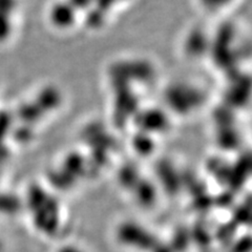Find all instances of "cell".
<instances>
[{"label":"cell","mask_w":252,"mask_h":252,"mask_svg":"<svg viewBox=\"0 0 252 252\" xmlns=\"http://www.w3.org/2000/svg\"><path fill=\"white\" fill-rule=\"evenodd\" d=\"M201 10L209 14H220L228 11L236 0H195Z\"/></svg>","instance_id":"cell-1"},{"label":"cell","mask_w":252,"mask_h":252,"mask_svg":"<svg viewBox=\"0 0 252 252\" xmlns=\"http://www.w3.org/2000/svg\"><path fill=\"white\" fill-rule=\"evenodd\" d=\"M58 252H83L82 250L79 249L78 247L72 246V245H67L60 248V250H58Z\"/></svg>","instance_id":"cell-2"},{"label":"cell","mask_w":252,"mask_h":252,"mask_svg":"<svg viewBox=\"0 0 252 252\" xmlns=\"http://www.w3.org/2000/svg\"><path fill=\"white\" fill-rule=\"evenodd\" d=\"M0 252H4V243L1 238H0Z\"/></svg>","instance_id":"cell-3"}]
</instances>
